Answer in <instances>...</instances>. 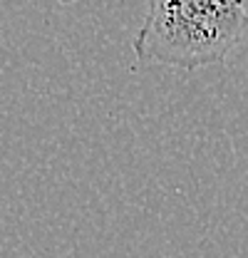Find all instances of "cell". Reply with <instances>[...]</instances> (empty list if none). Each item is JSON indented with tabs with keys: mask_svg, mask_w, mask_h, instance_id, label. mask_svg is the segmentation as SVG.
I'll use <instances>...</instances> for the list:
<instances>
[{
	"mask_svg": "<svg viewBox=\"0 0 248 258\" xmlns=\"http://www.w3.org/2000/svg\"><path fill=\"white\" fill-rule=\"evenodd\" d=\"M246 28L241 0H152L132 50L139 62L191 72L223 62Z\"/></svg>",
	"mask_w": 248,
	"mask_h": 258,
	"instance_id": "cell-1",
	"label": "cell"
}]
</instances>
